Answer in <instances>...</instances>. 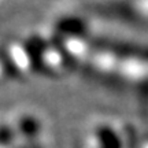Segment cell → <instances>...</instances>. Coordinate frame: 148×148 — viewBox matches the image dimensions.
I'll return each instance as SVG.
<instances>
[{"label": "cell", "mask_w": 148, "mask_h": 148, "mask_svg": "<svg viewBox=\"0 0 148 148\" xmlns=\"http://www.w3.org/2000/svg\"><path fill=\"white\" fill-rule=\"evenodd\" d=\"M92 138L96 148H125L121 133L110 125H99Z\"/></svg>", "instance_id": "6da1fadb"}, {"label": "cell", "mask_w": 148, "mask_h": 148, "mask_svg": "<svg viewBox=\"0 0 148 148\" xmlns=\"http://www.w3.org/2000/svg\"><path fill=\"white\" fill-rule=\"evenodd\" d=\"M15 133L19 136H25V137H36L40 134V125L37 123L33 118H25L19 122V126L15 129Z\"/></svg>", "instance_id": "7a4b0ae2"}]
</instances>
